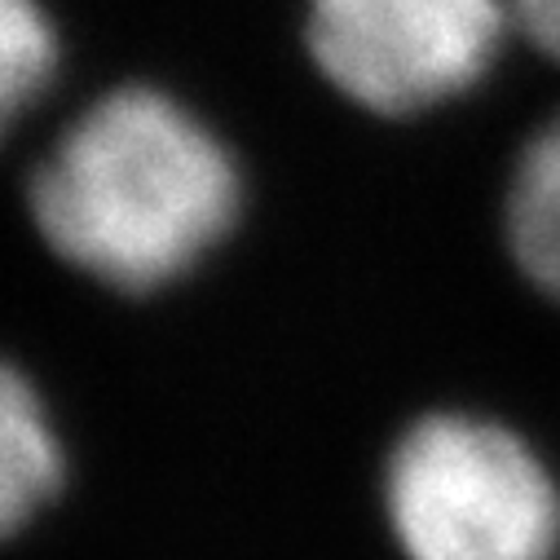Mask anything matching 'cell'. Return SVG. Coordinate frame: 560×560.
Listing matches in <instances>:
<instances>
[{"mask_svg":"<svg viewBox=\"0 0 560 560\" xmlns=\"http://www.w3.org/2000/svg\"><path fill=\"white\" fill-rule=\"evenodd\" d=\"M238 168L221 137L160 89L97 97L32 177L45 243L119 292H160L238 221Z\"/></svg>","mask_w":560,"mask_h":560,"instance_id":"cell-1","label":"cell"},{"mask_svg":"<svg viewBox=\"0 0 560 560\" xmlns=\"http://www.w3.org/2000/svg\"><path fill=\"white\" fill-rule=\"evenodd\" d=\"M384 508L406 560H556L560 486L503 424L424 415L384 472Z\"/></svg>","mask_w":560,"mask_h":560,"instance_id":"cell-2","label":"cell"},{"mask_svg":"<svg viewBox=\"0 0 560 560\" xmlns=\"http://www.w3.org/2000/svg\"><path fill=\"white\" fill-rule=\"evenodd\" d=\"M508 0H310L318 71L375 115H419L472 89L499 54Z\"/></svg>","mask_w":560,"mask_h":560,"instance_id":"cell-3","label":"cell"},{"mask_svg":"<svg viewBox=\"0 0 560 560\" xmlns=\"http://www.w3.org/2000/svg\"><path fill=\"white\" fill-rule=\"evenodd\" d=\"M62 446L40 393L10 371L0 393V521L10 534H19L62 490Z\"/></svg>","mask_w":560,"mask_h":560,"instance_id":"cell-4","label":"cell"},{"mask_svg":"<svg viewBox=\"0 0 560 560\" xmlns=\"http://www.w3.org/2000/svg\"><path fill=\"white\" fill-rule=\"evenodd\" d=\"M508 243L521 269L560 301V115L516 164L508 195Z\"/></svg>","mask_w":560,"mask_h":560,"instance_id":"cell-5","label":"cell"},{"mask_svg":"<svg viewBox=\"0 0 560 560\" xmlns=\"http://www.w3.org/2000/svg\"><path fill=\"white\" fill-rule=\"evenodd\" d=\"M54 71L58 32L40 0H0V102H5V115H23V106L49 89Z\"/></svg>","mask_w":560,"mask_h":560,"instance_id":"cell-6","label":"cell"},{"mask_svg":"<svg viewBox=\"0 0 560 560\" xmlns=\"http://www.w3.org/2000/svg\"><path fill=\"white\" fill-rule=\"evenodd\" d=\"M508 19L560 62V0H508Z\"/></svg>","mask_w":560,"mask_h":560,"instance_id":"cell-7","label":"cell"}]
</instances>
